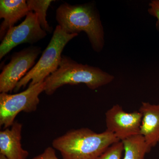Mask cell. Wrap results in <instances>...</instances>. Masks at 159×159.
Here are the masks:
<instances>
[{"label":"cell","instance_id":"obj_1","mask_svg":"<svg viewBox=\"0 0 159 159\" xmlns=\"http://www.w3.org/2000/svg\"><path fill=\"white\" fill-rule=\"evenodd\" d=\"M119 141L108 131L97 133L82 128L69 130L54 139L52 145L59 151L62 159H98L108 147Z\"/></svg>","mask_w":159,"mask_h":159},{"label":"cell","instance_id":"obj_2","mask_svg":"<svg viewBox=\"0 0 159 159\" xmlns=\"http://www.w3.org/2000/svg\"><path fill=\"white\" fill-rule=\"evenodd\" d=\"M58 25L68 34L84 31L94 51H102L104 45V33L101 20L94 6L90 4H61L56 11Z\"/></svg>","mask_w":159,"mask_h":159},{"label":"cell","instance_id":"obj_3","mask_svg":"<svg viewBox=\"0 0 159 159\" xmlns=\"http://www.w3.org/2000/svg\"><path fill=\"white\" fill-rule=\"evenodd\" d=\"M114 78V76L99 68L78 63L70 57L62 55L57 70L44 80V92L51 96L63 86L80 84H84L90 89L95 90L109 84Z\"/></svg>","mask_w":159,"mask_h":159},{"label":"cell","instance_id":"obj_4","mask_svg":"<svg viewBox=\"0 0 159 159\" xmlns=\"http://www.w3.org/2000/svg\"><path fill=\"white\" fill-rule=\"evenodd\" d=\"M78 35L77 33L68 34L57 25L39 60L18 83L14 92L25 87L29 83V86H31L43 82L47 77L57 70L61 62L64 48L71 39Z\"/></svg>","mask_w":159,"mask_h":159},{"label":"cell","instance_id":"obj_5","mask_svg":"<svg viewBox=\"0 0 159 159\" xmlns=\"http://www.w3.org/2000/svg\"><path fill=\"white\" fill-rule=\"evenodd\" d=\"M44 81L29 87L19 93L0 94V125L4 128L11 127L16 117L21 112L31 113L37 110L39 104V96L44 92Z\"/></svg>","mask_w":159,"mask_h":159},{"label":"cell","instance_id":"obj_6","mask_svg":"<svg viewBox=\"0 0 159 159\" xmlns=\"http://www.w3.org/2000/svg\"><path fill=\"white\" fill-rule=\"evenodd\" d=\"M41 52V48L31 46L13 53L10 62L4 67L0 74L1 93L14 90L18 83L33 67Z\"/></svg>","mask_w":159,"mask_h":159},{"label":"cell","instance_id":"obj_7","mask_svg":"<svg viewBox=\"0 0 159 159\" xmlns=\"http://www.w3.org/2000/svg\"><path fill=\"white\" fill-rule=\"evenodd\" d=\"M47 35V32L41 27L36 14L29 11L24 21L7 31L0 45V59L19 45L25 43L32 44Z\"/></svg>","mask_w":159,"mask_h":159},{"label":"cell","instance_id":"obj_8","mask_svg":"<svg viewBox=\"0 0 159 159\" xmlns=\"http://www.w3.org/2000/svg\"><path fill=\"white\" fill-rule=\"evenodd\" d=\"M142 118L139 111L127 112L121 106L115 104L106 112V130L122 141L140 134Z\"/></svg>","mask_w":159,"mask_h":159},{"label":"cell","instance_id":"obj_9","mask_svg":"<svg viewBox=\"0 0 159 159\" xmlns=\"http://www.w3.org/2000/svg\"><path fill=\"white\" fill-rule=\"evenodd\" d=\"M139 111L142 116L140 134L144 137L150 152L159 144V103L142 102Z\"/></svg>","mask_w":159,"mask_h":159},{"label":"cell","instance_id":"obj_10","mask_svg":"<svg viewBox=\"0 0 159 159\" xmlns=\"http://www.w3.org/2000/svg\"><path fill=\"white\" fill-rule=\"evenodd\" d=\"M21 123L15 121L11 128L0 132V154L8 159H27L28 151L22 147Z\"/></svg>","mask_w":159,"mask_h":159},{"label":"cell","instance_id":"obj_11","mask_svg":"<svg viewBox=\"0 0 159 159\" xmlns=\"http://www.w3.org/2000/svg\"><path fill=\"white\" fill-rule=\"evenodd\" d=\"M30 11L25 0H1L0 18L4 20L0 26V39L2 40L7 31L15 24Z\"/></svg>","mask_w":159,"mask_h":159},{"label":"cell","instance_id":"obj_12","mask_svg":"<svg viewBox=\"0 0 159 159\" xmlns=\"http://www.w3.org/2000/svg\"><path fill=\"white\" fill-rule=\"evenodd\" d=\"M122 141L124 146L123 159H144L146 154L149 152L145 139L140 134Z\"/></svg>","mask_w":159,"mask_h":159},{"label":"cell","instance_id":"obj_13","mask_svg":"<svg viewBox=\"0 0 159 159\" xmlns=\"http://www.w3.org/2000/svg\"><path fill=\"white\" fill-rule=\"evenodd\" d=\"M27 3L30 11H34L37 16L41 27L46 32L51 33L53 28L47 21V12L52 0H27Z\"/></svg>","mask_w":159,"mask_h":159},{"label":"cell","instance_id":"obj_14","mask_svg":"<svg viewBox=\"0 0 159 159\" xmlns=\"http://www.w3.org/2000/svg\"><path fill=\"white\" fill-rule=\"evenodd\" d=\"M124 146L122 141H119L111 145L98 159H122Z\"/></svg>","mask_w":159,"mask_h":159},{"label":"cell","instance_id":"obj_15","mask_svg":"<svg viewBox=\"0 0 159 159\" xmlns=\"http://www.w3.org/2000/svg\"><path fill=\"white\" fill-rule=\"evenodd\" d=\"M148 6V13L157 18V27L159 29V0H152Z\"/></svg>","mask_w":159,"mask_h":159},{"label":"cell","instance_id":"obj_16","mask_svg":"<svg viewBox=\"0 0 159 159\" xmlns=\"http://www.w3.org/2000/svg\"><path fill=\"white\" fill-rule=\"evenodd\" d=\"M32 159H59L56 156L55 149L53 147L46 148L43 153L40 154Z\"/></svg>","mask_w":159,"mask_h":159},{"label":"cell","instance_id":"obj_17","mask_svg":"<svg viewBox=\"0 0 159 159\" xmlns=\"http://www.w3.org/2000/svg\"><path fill=\"white\" fill-rule=\"evenodd\" d=\"M0 159H8L7 157H6L5 156L3 155L2 154H0Z\"/></svg>","mask_w":159,"mask_h":159}]
</instances>
